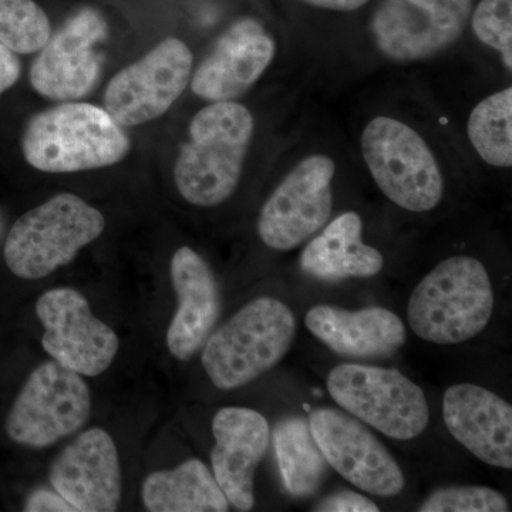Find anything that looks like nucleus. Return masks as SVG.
<instances>
[{"instance_id":"nucleus-1","label":"nucleus","mask_w":512,"mask_h":512,"mask_svg":"<svg viewBox=\"0 0 512 512\" xmlns=\"http://www.w3.org/2000/svg\"><path fill=\"white\" fill-rule=\"evenodd\" d=\"M254 130L251 111L235 101H215L198 111L174 167L181 197L197 207H215L231 198Z\"/></svg>"},{"instance_id":"nucleus-2","label":"nucleus","mask_w":512,"mask_h":512,"mask_svg":"<svg viewBox=\"0 0 512 512\" xmlns=\"http://www.w3.org/2000/svg\"><path fill=\"white\" fill-rule=\"evenodd\" d=\"M131 143L106 109L63 101L26 124L22 153L29 165L52 174L79 173L120 163Z\"/></svg>"},{"instance_id":"nucleus-3","label":"nucleus","mask_w":512,"mask_h":512,"mask_svg":"<svg viewBox=\"0 0 512 512\" xmlns=\"http://www.w3.org/2000/svg\"><path fill=\"white\" fill-rule=\"evenodd\" d=\"M494 302L485 266L473 256H451L414 288L407 320L416 336L426 342L458 345L487 328Z\"/></svg>"},{"instance_id":"nucleus-4","label":"nucleus","mask_w":512,"mask_h":512,"mask_svg":"<svg viewBox=\"0 0 512 512\" xmlns=\"http://www.w3.org/2000/svg\"><path fill=\"white\" fill-rule=\"evenodd\" d=\"M295 316L284 302L259 298L205 340L202 366L220 390H234L274 369L291 349Z\"/></svg>"},{"instance_id":"nucleus-5","label":"nucleus","mask_w":512,"mask_h":512,"mask_svg":"<svg viewBox=\"0 0 512 512\" xmlns=\"http://www.w3.org/2000/svg\"><path fill=\"white\" fill-rule=\"evenodd\" d=\"M103 214L63 192L23 214L6 238V265L22 279H42L74 261L80 249L103 234Z\"/></svg>"},{"instance_id":"nucleus-6","label":"nucleus","mask_w":512,"mask_h":512,"mask_svg":"<svg viewBox=\"0 0 512 512\" xmlns=\"http://www.w3.org/2000/svg\"><path fill=\"white\" fill-rule=\"evenodd\" d=\"M363 158L379 190L410 212H427L440 204L444 178L439 161L423 137L403 121L379 116L360 138Z\"/></svg>"},{"instance_id":"nucleus-7","label":"nucleus","mask_w":512,"mask_h":512,"mask_svg":"<svg viewBox=\"0 0 512 512\" xmlns=\"http://www.w3.org/2000/svg\"><path fill=\"white\" fill-rule=\"evenodd\" d=\"M326 384L345 412L390 439H416L429 426L426 394L399 370L343 363Z\"/></svg>"},{"instance_id":"nucleus-8","label":"nucleus","mask_w":512,"mask_h":512,"mask_svg":"<svg viewBox=\"0 0 512 512\" xmlns=\"http://www.w3.org/2000/svg\"><path fill=\"white\" fill-rule=\"evenodd\" d=\"M92 413V393L82 375L56 360L37 366L6 419L9 439L46 448L82 429Z\"/></svg>"},{"instance_id":"nucleus-9","label":"nucleus","mask_w":512,"mask_h":512,"mask_svg":"<svg viewBox=\"0 0 512 512\" xmlns=\"http://www.w3.org/2000/svg\"><path fill=\"white\" fill-rule=\"evenodd\" d=\"M473 0H382L370 32L379 52L394 63L439 55L463 35Z\"/></svg>"},{"instance_id":"nucleus-10","label":"nucleus","mask_w":512,"mask_h":512,"mask_svg":"<svg viewBox=\"0 0 512 512\" xmlns=\"http://www.w3.org/2000/svg\"><path fill=\"white\" fill-rule=\"evenodd\" d=\"M335 161L323 154L303 158L262 207L259 238L275 251H291L318 234L333 210Z\"/></svg>"},{"instance_id":"nucleus-11","label":"nucleus","mask_w":512,"mask_h":512,"mask_svg":"<svg viewBox=\"0 0 512 512\" xmlns=\"http://www.w3.org/2000/svg\"><path fill=\"white\" fill-rule=\"evenodd\" d=\"M192 63L190 47L177 37H168L110 80L104 109L121 127L158 119L187 89Z\"/></svg>"},{"instance_id":"nucleus-12","label":"nucleus","mask_w":512,"mask_h":512,"mask_svg":"<svg viewBox=\"0 0 512 512\" xmlns=\"http://www.w3.org/2000/svg\"><path fill=\"white\" fill-rule=\"evenodd\" d=\"M36 315L45 328L42 346L60 365L87 377L106 372L119 352V336L93 315L82 293L72 288L47 291Z\"/></svg>"},{"instance_id":"nucleus-13","label":"nucleus","mask_w":512,"mask_h":512,"mask_svg":"<svg viewBox=\"0 0 512 512\" xmlns=\"http://www.w3.org/2000/svg\"><path fill=\"white\" fill-rule=\"evenodd\" d=\"M107 32L106 20L97 10L77 12L37 52L29 73L33 89L45 99L62 103L89 96L101 74L96 46Z\"/></svg>"},{"instance_id":"nucleus-14","label":"nucleus","mask_w":512,"mask_h":512,"mask_svg":"<svg viewBox=\"0 0 512 512\" xmlns=\"http://www.w3.org/2000/svg\"><path fill=\"white\" fill-rule=\"evenodd\" d=\"M309 426L329 466L350 484L379 497L402 493V468L362 421L348 412L318 409L309 416Z\"/></svg>"},{"instance_id":"nucleus-15","label":"nucleus","mask_w":512,"mask_h":512,"mask_svg":"<svg viewBox=\"0 0 512 512\" xmlns=\"http://www.w3.org/2000/svg\"><path fill=\"white\" fill-rule=\"evenodd\" d=\"M49 480L76 512H114L121 498L119 451L107 431H83L53 461Z\"/></svg>"},{"instance_id":"nucleus-16","label":"nucleus","mask_w":512,"mask_h":512,"mask_svg":"<svg viewBox=\"0 0 512 512\" xmlns=\"http://www.w3.org/2000/svg\"><path fill=\"white\" fill-rule=\"evenodd\" d=\"M275 55V39L262 23L239 19L222 33L195 70L190 80L192 93L212 103L234 101L261 79Z\"/></svg>"},{"instance_id":"nucleus-17","label":"nucleus","mask_w":512,"mask_h":512,"mask_svg":"<svg viewBox=\"0 0 512 512\" xmlns=\"http://www.w3.org/2000/svg\"><path fill=\"white\" fill-rule=\"evenodd\" d=\"M212 433V474L229 504L239 511H251L255 471L271 437L268 420L247 407H224L215 414Z\"/></svg>"},{"instance_id":"nucleus-18","label":"nucleus","mask_w":512,"mask_h":512,"mask_svg":"<svg viewBox=\"0 0 512 512\" xmlns=\"http://www.w3.org/2000/svg\"><path fill=\"white\" fill-rule=\"evenodd\" d=\"M443 417L451 436L478 460L512 468V407L477 384H454L444 393Z\"/></svg>"},{"instance_id":"nucleus-19","label":"nucleus","mask_w":512,"mask_h":512,"mask_svg":"<svg viewBox=\"0 0 512 512\" xmlns=\"http://www.w3.org/2000/svg\"><path fill=\"white\" fill-rule=\"evenodd\" d=\"M170 269L178 308L167 330V348L175 359L187 362L204 346L220 318V286L210 265L194 249L178 248Z\"/></svg>"},{"instance_id":"nucleus-20","label":"nucleus","mask_w":512,"mask_h":512,"mask_svg":"<svg viewBox=\"0 0 512 512\" xmlns=\"http://www.w3.org/2000/svg\"><path fill=\"white\" fill-rule=\"evenodd\" d=\"M305 325L323 345L352 359L389 357L406 343L402 319L379 306L348 311L339 306L316 305L306 313Z\"/></svg>"},{"instance_id":"nucleus-21","label":"nucleus","mask_w":512,"mask_h":512,"mask_svg":"<svg viewBox=\"0 0 512 512\" xmlns=\"http://www.w3.org/2000/svg\"><path fill=\"white\" fill-rule=\"evenodd\" d=\"M306 245L301 268L319 281L372 278L383 269V255L362 239L363 222L357 212L340 214Z\"/></svg>"},{"instance_id":"nucleus-22","label":"nucleus","mask_w":512,"mask_h":512,"mask_svg":"<svg viewBox=\"0 0 512 512\" xmlns=\"http://www.w3.org/2000/svg\"><path fill=\"white\" fill-rule=\"evenodd\" d=\"M143 503L151 512H225L229 501L214 474L198 458L144 480Z\"/></svg>"},{"instance_id":"nucleus-23","label":"nucleus","mask_w":512,"mask_h":512,"mask_svg":"<svg viewBox=\"0 0 512 512\" xmlns=\"http://www.w3.org/2000/svg\"><path fill=\"white\" fill-rule=\"evenodd\" d=\"M274 444L286 490L298 498L318 493L328 474V461L313 439L309 421L286 417L275 427Z\"/></svg>"},{"instance_id":"nucleus-24","label":"nucleus","mask_w":512,"mask_h":512,"mask_svg":"<svg viewBox=\"0 0 512 512\" xmlns=\"http://www.w3.org/2000/svg\"><path fill=\"white\" fill-rule=\"evenodd\" d=\"M468 138L484 163L512 165V87L490 94L471 111Z\"/></svg>"},{"instance_id":"nucleus-25","label":"nucleus","mask_w":512,"mask_h":512,"mask_svg":"<svg viewBox=\"0 0 512 512\" xmlns=\"http://www.w3.org/2000/svg\"><path fill=\"white\" fill-rule=\"evenodd\" d=\"M50 36V20L35 0H0V45L16 55H30Z\"/></svg>"},{"instance_id":"nucleus-26","label":"nucleus","mask_w":512,"mask_h":512,"mask_svg":"<svg viewBox=\"0 0 512 512\" xmlns=\"http://www.w3.org/2000/svg\"><path fill=\"white\" fill-rule=\"evenodd\" d=\"M480 42L497 50L505 69L512 70V0H481L471 19Z\"/></svg>"},{"instance_id":"nucleus-27","label":"nucleus","mask_w":512,"mask_h":512,"mask_svg":"<svg viewBox=\"0 0 512 512\" xmlns=\"http://www.w3.org/2000/svg\"><path fill=\"white\" fill-rule=\"evenodd\" d=\"M420 512H507L510 505L503 494L480 485L444 487L419 507Z\"/></svg>"},{"instance_id":"nucleus-28","label":"nucleus","mask_w":512,"mask_h":512,"mask_svg":"<svg viewBox=\"0 0 512 512\" xmlns=\"http://www.w3.org/2000/svg\"><path fill=\"white\" fill-rule=\"evenodd\" d=\"M313 510L318 512H379V507L372 500L353 493V491H339L320 500Z\"/></svg>"},{"instance_id":"nucleus-29","label":"nucleus","mask_w":512,"mask_h":512,"mask_svg":"<svg viewBox=\"0 0 512 512\" xmlns=\"http://www.w3.org/2000/svg\"><path fill=\"white\" fill-rule=\"evenodd\" d=\"M23 511L76 512L72 505H70L69 503H67L66 500H64L62 495H59L57 493H50V491L46 490H37L35 491V493L30 494L28 500H26L25 507H23Z\"/></svg>"},{"instance_id":"nucleus-30","label":"nucleus","mask_w":512,"mask_h":512,"mask_svg":"<svg viewBox=\"0 0 512 512\" xmlns=\"http://www.w3.org/2000/svg\"><path fill=\"white\" fill-rule=\"evenodd\" d=\"M22 64L16 53L0 45V96L18 83Z\"/></svg>"},{"instance_id":"nucleus-31","label":"nucleus","mask_w":512,"mask_h":512,"mask_svg":"<svg viewBox=\"0 0 512 512\" xmlns=\"http://www.w3.org/2000/svg\"><path fill=\"white\" fill-rule=\"evenodd\" d=\"M315 8L336 10V12H353L365 6L369 0H302Z\"/></svg>"}]
</instances>
